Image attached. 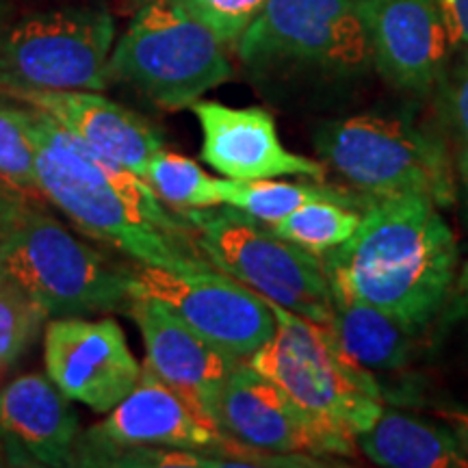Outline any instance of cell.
Returning <instances> with one entry per match:
<instances>
[{
    "instance_id": "obj_1",
    "label": "cell",
    "mask_w": 468,
    "mask_h": 468,
    "mask_svg": "<svg viewBox=\"0 0 468 468\" xmlns=\"http://www.w3.org/2000/svg\"><path fill=\"white\" fill-rule=\"evenodd\" d=\"M42 197L80 230L139 265L208 267L183 213H167L142 176L80 142L48 113L31 107Z\"/></svg>"
},
{
    "instance_id": "obj_2",
    "label": "cell",
    "mask_w": 468,
    "mask_h": 468,
    "mask_svg": "<svg viewBox=\"0 0 468 468\" xmlns=\"http://www.w3.org/2000/svg\"><path fill=\"white\" fill-rule=\"evenodd\" d=\"M321 261L330 284L420 335L452 300L460 248L434 200L401 196L371 204L358 230Z\"/></svg>"
},
{
    "instance_id": "obj_3",
    "label": "cell",
    "mask_w": 468,
    "mask_h": 468,
    "mask_svg": "<svg viewBox=\"0 0 468 468\" xmlns=\"http://www.w3.org/2000/svg\"><path fill=\"white\" fill-rule=\"evenodd\" d=\"M0 271L7 273L48 319L124 310L131 273L69 234L20 197L0 221Z\"/></svg>"
},
{
    "instance_id": "obj_4",
    "label": "cell",
    "mask_w": 468,
    "mask_h": 468,
    "mask_svg": "<svg viewBox=\"0 0 468 468\" xmlns=\"http://www.w3.org/2000/svg\"><path fill=\"white\" fill-rule=\"evenodd\" d=\"M259 79L343 85L373 68L358 0H267L234 42Z\"/></svg>"
},
{
    "instance_id": "obj_5",
    "label": "cell",
    "mask_w": 468,
    "mask_h": 468,
    "mask_svg": "<svg viewBox=\"0 0 468 468\" xmlns=\"http://www.w3.org/2000/svg\"><path fill=\"white\" fill-rule=\"evenodd\" d=\"M314 150L327 169L371 204L423 196L447 208L458 197L447 145L401 117L362 113L324 122L314 131Z\"/></svg>"
},
{
    "instance_id": "obj_6",
    "label": "cell",
    "mask_w": 468,
    "mask_h": 468,
    "mask_svg": "<svg viewBox=\"0 0 468 468\" xmlns=\"http://www.w3.org/2000/svg\"><path fill=\"white\" fill-rule=\"evenodd\" d=\"M271 303V302H269ZM276 332L248 360L297 406L324 423L358 436L384 410L373 373L345 354L327 324L271 303Z\"/></svg>"
},
{
    "instance_id": "obj_7",
    "label": "cell",
    "mask_w": 468,
    "mask_h": 468,
    "mask_svg": "<svg viewBox=\"0 0 468 468\" xmlns=\"http://www.w3.org/2000/svg\"><path fill=\"white\" fill-rule=\"evenodd\" d=\"M178 213L189 219L197 250L215 269L267 302L330 324L332 289L321 256L278 237L265 221L228 204Z\"/></svg>"
},
{
    "instance_id": "obj_8",
    "label": "cell",
    "mask_w": 468,
    "mask_h": 468,
    "mask_svg": "<svg viewBox=\"0 0 468 468\" xmlns=\"http://www.w3.org/2000/svg\"><path fill=\"white\" fill-rule=\"evenodd\" d=\"M224 46L172 0H150L111 50L109 79L134 87L161 109H189L232 76Z\"/></svg>"
},
{
    "instance_id": "obj_9",
    "label": "cell",
    "mask_w": 468,
    "mask_h": 468,
    "mask_svg": "<svg viewBox=\"0 0 468 468\" xmlns=\"http://www.w3.org/2000/svg\"><path fill=\"white\" fill-rule=\"evenodd\" d=\"M115 22L102 7L37 11L0 33V90L104 91Z\"/></svg>"
},
{
    "instance_id": "obj_10",
    "label": "cell",
    "mask_w": 468,
    "mask_h": 468,
    "mask_svg": "<svg viewBox=\"0 0 468 468\" xmlns=\"http://www.w3.org/2000/svg\"><path fill=\"white\" fill-rule=\"evenodd\" d=\"M131 292L167 306L191 330L237 360H250L276 332L271 303L259 292L208 267L131 269Z\"/></svg>"
},
{
    "instance_id": "obj_11",
    "label": "cell",
    "mask_w": 468,
    "mask_h": 468,
    "mask_svg": "<svg viewBox=\"0 0 468 468\" xmlns=\"http://www.w3.org/2000/svg\"><path fill=\"white\" fill-rule=\"evenodd\" d=\"M87 447L91 453L80 464L90 466H96L102 455L133 447L202 452L215 455L219 466H248L251 452L207 423L145 365H142L137 386L87 434Z\"/></svg>"
},
{
    "instance_id": "obj_12",
    "label": "cell",
    "mask_w": 468,
    "mask_h": 468,
    "mask_svg": "<svg viewBox=\"0 0 468 468\" xmlns=\"http://www.w3.org/2000/svg\"><path fill=\"white\" fill-rule=\"evenodd\" d=\"M219 430L241 447L262 453L347 458L358 449L356 436L314 419L248 360L234 367L224 386Z\"/></svg>"
},
{
    "instance_id": "obj_13",
    "label": "cell",
    "mask_w": 468,
    "mask_h": 468,
    "mask_svg": "<svg viewBox=\"0 0 468 468\" xmlns=\"http://www.w3.org/2000/svg\"><path fill=\"white\" fill-rule=\"evenodd\" d=\"M44 365L68 399L98 414H109L142 376V365L113 319H52L46 325Z\"/></svg>"
},
{
    "instance_id": "obj_14",
    "label": "cell",
    "mask_w": 468,
    "mask_h": 468,
    "mask_svg": "<svg viewBox=\"0 0 468 468\" xmlns=\"http://www.w3.org/2000/svg\"><path fill=\"white\" fill-rule=\"evenodd\" d=\"M358 9L386 83L417 96L434 91L455 50L438 0H358Z\"/></svg>"
},
{
    "instance_id": "obj_15",
    "label": "cell",
    "mask_w": 468,
    "mask_h": 468,
    "mask_svg": "<svg viewBox=\"0 0 468 468\" xmlns=\"http://www.w3.org/2000/svg\"><path fill=\"white\" fill-rule=\"evenodd\" d=\"M126 313L142 332L145 362L207 423L219 430V401L224 386L239 365L230 354L191 330L167 306L152 297L134 295Z\"/></svg>"
},
{
    "instance_id": "obj_16",
    "label": "cell",
    "mask_w": 468,
    "mask_h": 468,
    "mask_svg": "<svg viewBox=\"0 0 468 468\" xmlns=\"http://www.w3.org/2000/svg\"><path fill=\"white\" fill-rule=\"evenodd\" d=\"M191 109L202 128V161L224 178L306 176L325 183L327 167L324 163L286 150L280 142L276 122L265 109H237L215 101H197Z\"/></svg>"
},
{
    "instance_id": "obj_17",
    "label": "cell",
    "mask_w": 468,
    "mask_h": 468,
    "mask_svg": "<svg viewBox=\"0 0 468 468\" xmlns=\"http://www.w3.org/2000/svg\"><path fill=\"white\" fill-rule=\"evenodd\" d=\"M79 414L48 376L16 378L0 390V436L14 466H72Z\"/></svg>"
},
{
    "instance_id": "obj_18",
    "label": "cell",
    "mask_w": 468,
    "mask_h": 468,
    "mask_svg": "<svg viewBox=\"0 0 468 468\" xmlns=\"http://www.w3.org/2000/svg\"><path fill=\"white\" fill-rule=\"evenodd\" d=\"M27 107L48 113L80 142L131 169L145 176L148 163L163 150V139L156 128L98 91H9Z\"/></svg>"
},
{
    "instance_id": "obj_19",
    "label": "cell",
    "mask_w": 468,
    "mask_h": 468,
    "mask_svg": "<svg viewBox=\"0 0 468 468\" xmlns=\"http://www.w3.org/2000/svg\"><path fill=\"white\" fill-rule=\"evenodd\" d=\"M330 330L351 360L368 373L403 371L414 358V338L406 325L341 286L330 284Z\"/></svg>"
},
{
    "instance_id": "obj_20",
    "label": "cell",
    "mask_w": 468,
    "mask_h": 468,
    "mask_svg": "<svg viewBox=\"0 0 468 468\" xmlns=\"http://www.w3.org/2000/svg\"><path fill=\"white\" fill-rule=\"evenodd\" d=\"M356 447L384 468H468L447 425L395 408H384L373 425L356 436Z\"/></svg>"
},
{
    "instance_id": "obj_21",
    "label": "cell",
    "mask_w": 468,
    "mask_h": 468,
    "mask_svg": "<svg viewBox=\"0 0 468 468\" xmlns=\"http://www.w3.org/2000/svg\"><path fill=\"white\" fill-rule=\"evenodd\" d=\"M219 193L221 204L243 210V213L265 221L269 226L314 200H330L343 204V207L362 210V213L371 207V202L365 196L349 189V186L345 189V186L336 185H324V180H317V183H278L273 178H219Z\"/></svg>"
},
{
    "instance_id": "obj_22",
    "label": "cell",
    "mask_w": 468,
    "mask_h": 468,
    "mask_svg": "<svg viewBox=\"0 0 468 468\" xmlns=\"http://www.w3.org/2000/svg\"><path fill=\"white\" fill-rule=\"evenodd\" d=\"M360 221L362 210L330 200H314L271 224V230L286 241L324 256L325 251L347 241L351 234L358 230Z\"/></svg>"
},
{
    "instance_id": "obj_23",
    "label": "cell",
    "mask_w": 468,
    "mask_h": 468,
    "mask_svg": "<svg viewBox=\"0 0 468 468\" xmlns=\"http://www.w3.org/2000/svg\"><path fill=\"white\" fill-rule=\"evenodd\" d=\"M144 180L161 202L178 210L219 207V178H213L196 161L163 148L152 156Z\"/></svg>"
},
{
    "instance_id": "obj_24",
    "label": "cell",
    "mask_w": 468,
    "mask_h": 468,
    "mask_svg": "<svg viewBox=\"0 0 468 468\" xmlns=\"http://www.w3.org/2000/svg\"><path fill=\"white\" fill-rule=\"evenodd\" d=\"M0 183L25 197H42L31 107L0 102Z\"/></svg>"
},
{
    "instance_id": "obj_25",
    "label": "cell",
    "mask_w": 468,
    "mask_h": 468,
    "mask_svg": "<svg viewBox=\"0 0 468 468\" xmlns=\"http://www.w3.org/2000/svg\"><path fill=\"white\" fill-rule=\"evenodd\" d=\"M46 319L28 292L0 271V371L25 354Z\"/></svg>"
},
{
    "instance_id": "obj_26",
    "label": "cell",
    "mask_w": 468,
    "mask_h": 468,
    "mask_svg": "<svg viewBox=\"0 0 468 468\" xmlns=\"http://www.w3.org/2000/svg\"><path fill=\"white\" fill-rule=\"evenodd\" d=\"M176 7L208 27L224 44H232L261 14L267 0H172Z\"/></svg>"
},
{
    "instance_id": "obj_27",
    "label": "cell",
    "mask_w": 468,
    "mask_h": 468,
    "mask_svg": "<svg viewBox=\"0 0 468 468\" xmlns=\"http://www.w3.org/2000/svg\"><path fill=\"white\" fill-rule=\"evenodd\" d=\"M438 115L458 154L468 152V50L447 68L434 90Z\"/></svg>"
},
{
    "instance_id": "obj_28",
    "label": "cell",
    "mask_w": 468,
    "mask_h": 468,
    "mask_svg": "<svg viewBox=\"0 0 468 468\" xmlns=\"http://www.w3.org/2000/svg\"><path fill=\"white\" fill-rule=\"evenodd\" d=\"M444 25L458 50H468V0H438Z\"/></svg>"
},
{
    "instance_id": "obj_29",
    "label": "cell",
    "mask_w": 468,
    "mask_h": 468,
    "mask_svg": "<svg viewBox=\"0 0 468 468\" xmlns=\"http://www.w3.org/2000/svg\"><path fill=\"white\" fill-rule=\"evenodd\" d=\"M449 319H462L468 325V261L460 267L458 278L452 292V300L447 303Z\"/></svg>"
},
{
    "instance_id": "obj_30",
    "label": "cell",
    "mask_w": 468,
    "mask_h": 468,
    "mask_svg": "<svg viewBox=\"0 0 468 468\" xmlns=\"http://www.w3.org/2000/svg\"><path fill=\"white\" fill-rule=\"evenodd\" d=\"M442 419L449 430L453 431L462 453H464L468 460V410H444Z\"/></svg>"
},
{
    "instance_id": "obj_31",
    "label": "cell",
    "mask_w": 468,
    "mask_h": 468,
    "mask_svg": "<svg viewBox=\"0 0 468 468\" xmlns=\"http://www.w3.org/2000/svg\"><path fill=\"white\" fill-rule=\"evenodd\" d=\"M455 174H458V197L462 202V219H464V226L468 230V152L458 154Z\"/></svg>"
},
{
    "instance_id": "obj_32",
    "label": "cell",
    "mask_w": 468,
    "mask_h": 468,
    "mask_svg": "<svg viewBox=\"0 0 468 468\" xmlns=\"http://www.w3.org/2000/svg\"><path fill=\"white\" fill-rule=\"evenodd\" d=\"M17 197H25V196H20V193L11 191L9 186L0 185V221L7 218V213L11 210V207H14V204L17 202Z\"/></svg>"
},
{
    "instance_id": "obj_33",
    "label": "cell",
    "mask_w": 468,
    "mask_h": 468,
    "mask_svg": "<svg viewBox=\"0 0 468 468\" xmlns=\"http://www.w3.org/2000/svg\"><path fill=\"white\" fill-rule=\"evenodd\" d=\"M0 466H14V458H11V452L3 436H0Z\"/></svg>"
},
{
    "instance_id": "obj_34",
    "label": "cell",
    "mask_w": 468,
    "mask_h": 468,
    "mask_svg": "<svg viewBox=\"0 0 468 468\" xmlns=\"http://www.w3.org/2000/svg\"><path fill=\"white\" fill-rule=\"evenodd\" d=\"M3 16H5V3L0 0V22H3Z\"/></svg>"
}]
</instances>
